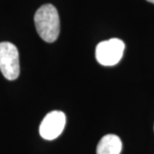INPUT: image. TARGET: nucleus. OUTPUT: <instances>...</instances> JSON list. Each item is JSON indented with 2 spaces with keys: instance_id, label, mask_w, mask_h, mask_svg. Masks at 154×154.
I'll list each match as a JSON object with an SVG mask.
<instances>
[{
  "instance_id": "obj_2",
  "label": "nucleus",
  "mask_w": 154,
  "mask_h": 154,
  "mask_svg": "<svg viewBox=\"0 0 154 154\" xmlns=\"http://www.w3.org/2000/svg\"><path fill=\"white\" fill-rule=\"evenodd\" d=\"M0 71L9 81H14L20 75L19 52L11 42L0 43Z\"/></svg>"
},
{
  "instance_id": "obj_3",
  "label": "nucleus",
  "mask_w": 154,
  "mask_h": 154,
  "mask_svg": "<svg viewBox=\"0 0 154 154\" xmlns=\"http://www.w3.org/2000/svg\"><path fill=\"white\" fill-rule=\"evenodd\" d=\"M125 45L119 38H110L100 42L95 50L96 59L104 66H113L119 63L123 55Z\"/></svg>"
},
{
  "instance_id": "obj_4",
  "label": "nucleus",
  "mask_w": 154,
  "mask_h": 154,
  "mask_svg": "<svg viewBox=\"0 0 154 154\" xmlns=\"http://www.w3.org/2000/svg\"><path fill=\"white\" fill-rule=\"evenodd\" d=\"M66 123V116L63 111L54 110L48 113L39 126L40 136L48 140L57 138L63 131Z\"/></svg>"
},
{
  "instance_id": "obj_5",
  "label": "nucleus",
  "mask_w": 154,
  "mask_h": 154,
  "mask_svg": "<svg viewBox=\"0 0 154 154\" xmlns=\"http://www.w3.org/2000/svg\"><path fill=\"white\" fill-rule=\"evenodd\" d=\"M122 143L116 134H106L101 138L97 146V154H120Z\"/></svg>"
},
{
  "instance_id": "obj_1",
  "label": "nucleus",
  "mask_w": 154,
  "mask_h": 154,
  "mask_svg": "<svg viewBox=\"0 0 154 154\" xmlns=\"http://www.w3.org/2000/svg\"><path fill=\"white\" fill-rule=\"evenodd\" d=\"M34 24L39 37L45 42L57 40L60 33V20L55 6L51 4L40 6L34 15Z\"/></svg>"
},
{
  "instance_id": "obj_6",
  "label": "nucleus",
  "mask_w": 154,
  "mask_h": 154,
  "mask_svg": "<svg viewBox=\"0 0 154 154\" xmlns=\"http://www.w3.org/2000/svg\"><path fill=\"white\" fill-rule=\"evenodd\" d=\"M146 1H148V2L152 3V4H154V0H146Z\"/></svg>"
}]
</instances>
